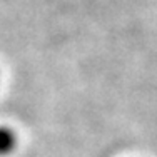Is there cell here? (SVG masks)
I'll return each instance as SVG.
<instances>
[{
    "instance_id": "cell-1",
    "label": "cell",
    "mask_w": 157,
    "mask_h": 157,
    "mask_svg": "<svg viewBox=\"0 0 157 157\" xmlns=\"http://www.w3.org/2000/svg\"><path fill=\"white\" fill-rule=\"evenodd\" d=\"M17 147V136L10 127H0V155H9Z\"/></svg>"
}]
</instances>
